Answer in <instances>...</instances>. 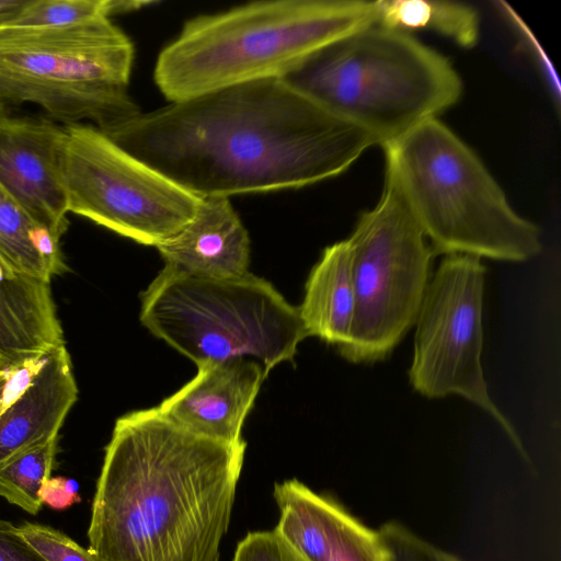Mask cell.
I'll use <instances>...</instances> for the list:
<instances>
[{
    "mask_svg": "<svg viewBox=\"0 0 561 561\" xmlns=\"http://www.w3.org/2000/svg\"><path fill=\"white\" fill-rule=\"evenodd\" d=\"M50 282L13 274L0 280V364L19 365L64 345Z\"/></svg>",
    "mask_w": 561,
    "mask_h": 561,
    "instance_id": "obj_16",
    "label": "cell"
},
{
    "mask_svg": "<svg viewBox=\"0 0 561 561\" xmlns=\"http://www.w3.org/2000/svg\"><path fill=\"white\" fill-rule=\"evenodd\" d=\"M0 561H47L22 536L18 526L0 518Z\"/></svg>",
    "mask_w": 561,
    "mask_h": 561,
    "instance_id": "obj_25",
    "label": "cell"
},
{
    "mask_svg": "<svg viewBox=\"0 0 561 561\" xmlns=\"http://www.w3.org/2000/svg\"><path fill=\"white\" fill-rule=\"evenodd\" d=\"M3 264V263H2Z\"/></svg>",
    "mask_w": 561,
    "mask_h": 561,
    "instance_id": "obj_30",
    "label": "cell"
},
{
    "mask_svg": "<svg viewBox=\"0 0 561 561\" xmlns=\"http://www.w3.org/2000/svg\"><path fill=\"white\" fill-rule=\"evenodd\" d=\"M0 101V187L59 238L68 228L59 157L64 125L16 115Z\"/></svg>",
    "mask_w": 561,
    "mask_h": 561,
    "instance_id": "obj_11",
    "label": "cell"
},
{
    "mask_svg": "<svg viewBox=\"0 0 561 561\" xmlns=\"http://www.w3.org/2000/svg\"><path fill=\"white\" fill-rule=\"evenodd\" d=\"M26 0H0V25L12 19Z\"/></svg>",
    "mask_w": 561,
    "mask_h": 561,
    "instance_id": "obj_28",
    "label": "cell"
},
{
    "mask_svg": "<svg viewBox=\"0 0 561 561\" xmlns=\"http://www.w3.org/2000/svg\"><path fill=\"white\" fill-rule=\"evenodd\" d=\"M78 399L66 345L53 348L31 386L0 413V467L58 437Z\"/></svg>",
    "mask_w": 561,
    "mask_h": 561,
    "instance_id": "obj_15",
    "label": "cell"
},
{
    "mask_svg": "<svg viewBox=\"0 0 561 561\" xmlns=\"http://www.w3.org/2000/svg\"><path fill=\"white\" fill-rule=\"evenodd\" d=\"M12 367L13 366L7 364H0V403L3 394V389Z\"/></svg>",
    "mask_w": 561,
    "mask_h": 561,
    "instance_id": "obj_29",
    "label": "cell"
},
{
    "mask_svg": "<svg viewBox=\"0 0 561 561\" xmlns=\"http://www.w3.org/2000/svg\"><path fill=\"white\" fill-rule=\"evenodd\" d=\"M347 241L355 308L348 341L339 352L354 364L375 363L415 323L434 252L388 173L378 204L360 214Z\"/></svg>",
    "mask_w": 561,
    "mask_h": 561,
    "instance_id": "obj_7",
    "label": "cell"
},
{
    "mask_svg": "<svg viewBox=\"0 0 561 561\" xmlns=\"http://www.w3.org/2000/svg\"><path fill=\"white\" fill-rule=\"evenodd\" d=\"M354 308L352 259L346 239L323 250L308 275L298 311L308 336L341 347L348 341Z\"/></svg>",
    "mask_w": 561,
    "mask_h": 561,
    "instance_id": "obj_17",
    "label": "cell"
},
{
    "mask_svg": "<svg viewBox=\"0 0 561 561\" xmlns=\"http://www.w3.org/2000/svg\"><path fill=\"white\" fill-rule=\"evenodd\" d=\"M274 528L307 561H387L377 530L297 479L274 485Z\"/></svg>",
    "mask_w": 561,
    "mask_h": 561,
    "instance_id": "obj_13",
    "label": "cell"
},
{
    "mask_svg": "<svg viewBox=\"0 0 561 561\" xmlns=\"http://www.w3.org/2000/svg\"><path fill=\"white\" fill-rule=\"evenodd\" d=\"M59 174L68 213L154 248L192 219L199 201L85 123L64 125Z\"/></svg>",
    "mask_w": 561,
    "mask_h": 561,
    "instance_id": "obj_8",
    "label": "cell"
},
{
    "mask_svg": "<svg viewBox=\"0 0 561 561\" xmlns=\"http://www.w3.org/2000/svg\"><path fill=\"white\" fill-rule=\"evenodd\" d=\"M108 18V0H26L4 24L9 30H50Z\"/></svg>",
    "mask_w": 561,
    "mask_h": 561,
    "instance_id": "obj_21",
    "label": "cell"
},
{
    "mask_svg": "<svg viewBox=\"0 0 561 561\" xmlns=\"http://www.w3.org/2000/svg\"><path fill=\"white\" fill-rule=\"evenodd\" d=\"M141 324L197 367L247 357L266 373L293 362L308 334L267 279H211L164 266L140 295Z\"/></svg>",
    "mask_w": 561,
    "mask_h": 561,
    "instance_id": "obj_6",
    "label": "cell"
},
{
    "mask_svg": "<svg viewBox=\"0 0 561 561\" xmlns=\"http://www.w3.org/2000/svg\"><path fill=\"white\" fill-rule=\"evenodd\" d=\"M283 79L381 147L437 117L462 93L445 56L379 23L322 46Z\"/></svg>",
    "mask_w": 561,
    "mask_h": 561,
    "instance_id": "obj_4",
    "label": "cell"
},
{
    "mask_svg": "<svg viewBox=\"0 0 561 561\" xmlns=\"http://www.w3.org/2000/svg\"><path fill=\"white\" fill-rule=\"evenodd\" d=\"M156 249L164 266L192 276L225 279L250 272V236L226 197H199L192 219Z\"/></svg>",
    "mask_w": 561,
    "mask_h": 561,
    "instance_id": "obj_14",
    "label": "cell"
},
{
    "mask_svg": "<svg viewBox=\"0 0 561 561\" xmlns=\"http://www.w3.org/2000/svg\"><path fill=\"white\" fill-rule=\"evenodd\" d=\"M245 440L193 434L154 408L115 422L88 528L105 561H220Z\"/></svg>",
    "mask_w": 561,
    "mask_h": 561,
    "instance_id": "obj_2",
    "label": "cell"
},
{
    "mask_svg": "<svg viewBox=\"0 0 561 561\" xmlns=\"http://www.w3.org/2000/svg\"><path fill=\"white\" fill-rule=\"evenodd\" d=\"M264 366L237 357L197 367V374L157 409L178 426L211 440L236 444L267 377Z\"/></svg>",
    "mask_w": 561,
    "mask_h": 561,
    "instance_id": "obj_12",
    "label": "cell"
},
{
    "mask_svg": "<svg viewBox=\"0 0 561 561\" xmlns=\"http://www.w3.org/2000/svg\"><path fill=\"white\" fill-rule=\"evenodd\" d=\"M232 561H307L275 529L251 531L237 545Z\"/></svg>",
    "mask_w": 561,
    "mask_h": 561,
    "instance_id": "obj_24",
    "label": "cell"
},
{
    "mask_svg": "<svg viewBox=\"0 0 561 561\" xmlns=\"http://www.w3.org/2000/svg\"><path fill=\"white\" fill-rule=\"evenodd\" d=\"M396 182L435 253L524 262L539 228L518 215L479 157L437 117L382 147Z\"/></svg>",
    "mask_w": 561,
    "mask_h": 561,
    "instance_id": "obj_5",
    "label": "cell"
},
{
    "mask_svg": "<svg viewBox=\"0 0 561 561\" xmlns=\"http://www.w3.org/2000/svg\"><path fill=\"white\" fill-rule=\"evenodd\" d=\"M58 437L0 467V496L31 515L42 510L39 490L56 465Z\"/></svg>",
    "mask_w": 561,
    "mask_h": 561,
    "instance_id": "obj_19",
    "label": "cell"
},
{
    "mask_svg": "<svg viewBox=\"0 0 561 561\" xmlns=\"http://www.w3.org/2000/svg\"><path fill=\"white\" fill-rule=\"evenodd\" d=\"M37 224L0 187V261L12 273L50 282L31 234Z\"/></svg>",
    "mask_w": 561,
    "mask_h": 561,
    "instance_id": "obj_20",
    "label": "cell"
},
{
    "mask_svg": "<svg viewBox=\"0 0 561 561\" xmlns=\"http://www.w3.org/2000/svg\"><path fill=\"white\" fill-rule=\"evenodd\" d=\"M18 527L22 536L47 561H105L50 526L25 522Z\"/></svg>",
    "mask_w": 561,
    "mask_h": 561,
    "instance_id": "obj_23",
    "label": "cell"
},
{
    "mask_svg": "<svg viewBox=\"0 0 561 561\" xmlns=\"http://www.w3.org/2000/svg\"><path fill=\"white\" fill-rule=\"evenodd\" d=\"M485 267L470 254H450L428 282L409 369L413 389L427 398L458 394L488 412L526 457L508 419L492 401L481 365Z\"/></svg>",
    "mask_w": 561,
    "mask_h": 561,
    "instance_id": "obj_9",
    "label": "cell"
},
{
    "mask_svg": "<svg viewBox=\"0 0 561 561\" xmlns=\"http://www.w3.org/2000/svg\"><path fill=\"white\" fill-rule=\"evenodd\" d=\"M134 57V44L108 18L50 30L0 27V75L71 93H126Z\"/></svg>",
    "mask_w": 561,
    "mask_h": 561,
    "instance_id": "obj_10",
    "label": "cell"
},
{
    "mask_svg": "<svg viewBox=\"0 0 561 561\" xmlns=\"http://www.w3.org/2000/svg\"><path fill=\"white\" fill-rule=\"evenodd\" d=\"M377 531L387 561H463L419 537L399 522H388Z\"/></svg>",
    "mask_w": 561,
    "mask_h": 561,
    "instance_id": "obj_22",
    "label": "cell"
},
{
    "mask_svg": "<svg viewBox=\"0 0 561 561\" xmlns=\"http://www.w3.org/2000/svg\"><path fill=\"white\" fill-rule=\"evenodd\" d=\"M106 135L191 194L226 198L336 176L377 145L283 78L170 102Z\"/></svg>",
    "mask_w": 561,
    "mask_h": 561,
    "instance_id": "obj_1",
    "label": "cell"
},
{
    "mask_svg": "<svg viewBox=\"0 0 561 561\" xmlns=\"http://www.w3.org/2000/svg\"><path fill=\"white\" fill-rule=\"evenodd\" d=\"M378 23L407 32L427 28L445 35L462 47H472L479 37V15L470 5L451 1H377Z\"/></svg>",
    "mask_w": 561,
    "mask_h": 561,
    "instance_id": "obj_18",
    "label": "cell"
},
{
    "mask_svg": "<svg viewBox=\"0 0 561 561\" xmlns=\"http://www.w3.org/2000/svg\"><path fill=\"white\" fill-rule=\"evenodd\" d=\"M77 481L64 477L48 478L39 490L43 504L54 510H65L80 502Z\"/></svg>",
    "mask_w": 561,
    "mask_h": 561,
    "instance_id": "obj_26",
    "label": "cell"
},
{
    "mask_svg": "<svg viewBox=\"0 0 561 561\" xmlns=\"http://www.w3.org/2000/svg\"><path fill=\"white\" fill-rule=\"evenodd\" d=\"M153 4L152 1L139 0H108V14L110 16L139 10L146 5Z\"/></svg>",
    "mask_w": 561,
    "mask_h": 561,
    "instance_id": "obj_27",
    "label": "cell"
},
{
    "mask_svg": "<svg viewBox=\"0 0 561 561\" xmlns=\"http://www.w3.org/2000/svg\"><path fill=\"white\" fill-rule=\"evenodd\" d=\"M378 23L377 1H255L187 20L159 54L153 80L169 102L284 78L307 56Z\"/></svg>",
    "mask_w": 561,
    "mask_h": 561,
    "instance_id": "obj_3",
    "label": "cell"
}]
</instances>
